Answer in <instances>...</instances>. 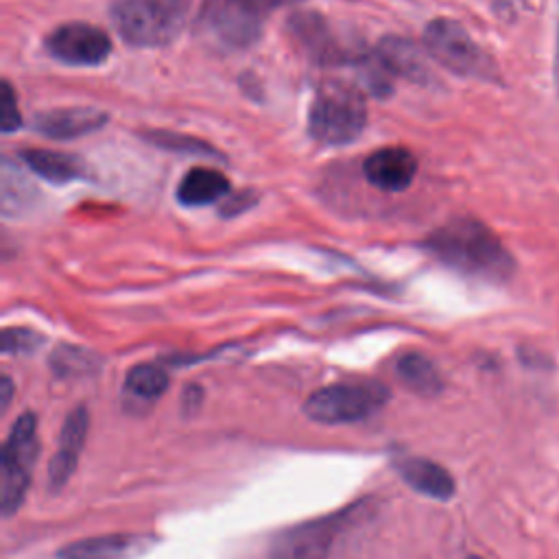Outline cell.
Listing matches in <instances>:
<instances>
[{"label": "cell", "mask_w": 559, "mask_h": 559, "mask_svg": "<svg viewBox=\"0 0 559 559\" xmlns=\"http://www.w3.org/2000/svg\"><path fill=\"white\" fill-rule=\"evenodd\" d=\"M555 87L559 94V26H557V46H555Z\"/></svg>", "instance_id": "cell-26"}, {"label": "cell", "mask_w": 559, "mask_h": 559, "mask_svg": "<svg viewBox=\"0 0 559 559\" xmlns=\"http://www.w3.org/2000/svg\"><path fill=\"white\" fill-rule=\"evenodd\" d=\"M0 389H2V395H0V404H2V411L9 406V402H11V393H13V384H11V378L9 376H2V384H0Z\"/></svg>", "instance_id": "cell-25"}, {"label": "cell", "mask_w": 559, "mask_h": 559, "mask_svg": "<svg viewBox=\"0 0 559 559\" xmlns=\"http://www.w3.org/2000/svg\"><path fill=\"white\" fill-rule=\"evenodd\" d=\"M46 50L72 66H96L111 52V41L105 31L83 22L61 24L46 37Z\"/></svg>", "instance_id": "cell-9"}, {"label": "cell", "mask_w": 559, "mask_h": 559, "mask_svg": "<svg viewBox=\"0 0 559 559\" xmlns=\"http://www.w3.org/2000/svg\"><path fill=\"white\" fill-rule=\"evenodd\" d=\"M22 159L33 173L55 183H66L83 175L81 162L68 153H57L46 148H26L22 153Z\"/></svg>", "instance_id": "cell-18"}, {"label": "cell", "mask_w": 559, "mask_h": 559, "mask_svg": "<svg viewBox=\"0 0 559 559\" xmlns=\"http://www.w3.org/2000/svg\"><path fill=\"white\" fill-rule=\"evenodd\" d=\"M155 546L153 535L109 533L79 539L59 548V559H138Z\"/></svg>", "instance_id": "cell-10"}, {"label": "cell", "mask_w": 559, "mask_h": 559, "mask_svg": "<svg viewBox=\"0 0 559 559\" xmlns=\"http://www.w3.org/2000/svg\"><path fill=\"white\" fill-rule=\"evenodd\" d=\"M367 122L362 92L345 81H323L310 103L308 131L319 144L336 146L354 142Z\"/></svg>", "instance_id": "cell-2"}, {"label": "cell", "mask_w": 559, "mask_h": 559, "mask_svg": "<svg viewBox=\"0 0 559 559\" xmlns=\"http://www.w3.org/2000/svg\"><path fill=\"white\" fill-rule=\"evenodd\" d=\"M50 365L55 367L57 373H63V376H70V373H85L90 369H94L96 365V358L81 349V347H72V345H61L55 356L50 358Z\"/></svg>", "instance_id": "cell-21"}, {"label": "cell", "mask_w": 559, "mask_h": 559, "mask_svg": "<svg viewBox=\"0 0 559 559\" xmlns=\"http://www.w3.org/2000/svg\"><path fill=\"white\" fill-rule=\"evenodd\" d=\"M107 122V114L92 107H61L41 111L35 116L33 127L46 138L72 140L100 129Z\"/></svg>", "instance_id": "cell-13"}, {"label": "cell", "mask_w": 559, "mask_h": 559, "mask_svg": "<svg viewBox=\"0 0 559 559\" xmlns=\"http://www.w3.org/2000/svg\"><path fill=\"white\" fill-rule=\"evenodd\" d=\"M299 0H205L201 9V31L225 48L253 44L269 13Z\"/></svg>", "instance_id": "cell-3"}, {"label": "cell", "mask_w": 559, "mask_h": 559, "mask_svg": "<svg viewBox=\"0 0 559 559\" xmlns=\"http://www.w3.org/2000/svg\"><path fill=\"white\" fill-rule=\"evenodd\" d=\"M428 52L450 72L474 76L480 81H496V61L472 39V35L450 17L432 20L424 31Z\"/></svg>", "instance_id": "cell-6"}, {"label": "cell", "mask_w": 559, "mask_h": 559, "mask_svg": "<svg viewBox=\"0 0 559 559\" xmlns=\"http://www.w3.org/2000/svg\"><path fill=\"white\" fill-rule=\"evenodd\" d=\"M148 142H153L159 148H168V151H179V153H190V155H216L212 146H207L201 140L194 138H186V135H177V133H168V131H153L146 135Z\"/></svg>", "instance_id": "cell-22"}, {"label": "cell", "mask_w": 559, "mask_h": 559, "mask_svg": "<svg viewBox=\"0 0 559 559\" xmlns=\"http://www.w3.org/2000/svg\"><path fill=\"white\" fill-rule=\"evenodd\" d=\"M367 181L384 192H400L417 175V159L408 148L386 146L373 151L362 166Z\"/></svg>", "instance_id": "cell-12"}, {"label": "cell", "mask_w": 559, "mask_h": 559, "mask_svg": "<svg viewBox=\"0 0 559 559\" xmlns=\"http://www.w3.org/2000/svg\"><path fill=\"white\" fill-rule=\"evenodd\" d=\"M397 472L406 480V485H411L415 491H419L428 498L450 500L456 491V485H454V478L450 476V472L430 459L408 456V459L400 461Z\"/></svg>", "instance_id": "cell-14"}, {"label": "cell", "mask_w": 559, "mask_h": 559, "mask_svg": "<svg viewBox=\"0 0 559 559\" xmlns=\"http://www.w3.org/2000/svg\"><path fill=\"white\" fill-rule=\"evenodd\" d=\"M397 376L411 391L424 397H432L443 389V380L437 365L417 352L404 354L397 360Z\"/></svg>", "instance_id": "cell-19"}, {"label": "cell", "mask_w": 559, "mask_h": 559, "mask_svg": "<svg viewBox=\"0 0 559 559\" xmlns=\"http://www.w3.org/2000/svg\"><path fill=\"white\" fill-rule=\"evenodd\" d=\"M37 454V417L33 413H22L11 426L0 454V509L4 518L13 515L24 502L31 467L35 465Z\"/></svg>", "instance_id": "cell-5"}, {"label": "cell", "mask_w": 559, "mask_h": 559, "mask_svg": "<svg viewBox=\"0 0 559 559\" xmlns=\"http://www.w3.org/2000/svg\"><path fill=\"white\" fill-rule=\"evenodd\" d=\"M347 515H352L349 509L280 531L271 539L269 557L271 559H325L334 546V539L347 524Z\"/></svg>", "instance_id": "cell-8"}, {"label": "cell", "mask_w": 559, "mask_h": 559, "mask_svg": "<svg viewBox=\"0 0 559 559\" xmlns=\"http://www.w3.org/2000/svg\"><path fill=\"white\" fill-rule=\"evenodd\" d=\"M20 109L15 105V94L9 85V81H2V96H0V129L4 133H11L20 127Z\"/></svg>", "instance_id": "cell-24"}, {"label": "cell", "mask_w": 559, "mask_h": 559, "mask_svg": "<svg viewBox=\"0 0 559 559\" xmlns=\"http://www.w3.org/2000/svg\"><path fill=\"white\" fill-rule=\"evenodd\" d=\"M229 192V179L216 168H192L177 186V201L181 205H207Z\"/></svg>", "instance_id": "cell-17"}, {"label": "cell", "mask_w": 559, "mask_h": 559, "mask_svg": "<svg viewBox=\"0 0 559 559\" xmlns=\"http://www.w3.org/2000/svg\"><path fill=\"white\" fill-rule=\"evenodd\" d=\"M378 61L389 74H402L411 81L430 79V70L419 52V48L402 37H384L376 50Z\"/></svg>", "instance_id": "cell-15"}, {"label": "cell", "mask_w": 559, "mask_h": 559, "mask_svg": "<svg viewBox=\"0 0 559 559\" xmlns=\"http://www.w3.org/2000/svg\"><path fill=\"white\" fill-rule=\"evenodd\" d=\"M44 338L28 328H7L2 332V352L4 354H26L37 349Z\"/></svg>", "instance_id": "cell-23"}, {"label": "cell", "mask_w": 559, "mask_h": 559, "mask_svg": "<svg viewBox=\"0 0 559 559\" xmlns=\"http://www.w3.org/2000/svg\"><path fill=\"white\" fill-rule=\"evenodd\" d=\"M124 386L140 400H157L168 389V373L159 365L142 362L127 371Z\"/></svg>", "instance_id": "cell-20"}, {"label": "cell", "mask_w": 559, "mask_h": 559, "mask_svg": "<svg viewBox=\"0 0 559 559\" xmlns=\"http://www.w3.org/2000/svg\"><path fill=\"white\" fill-rule=\"evenodd\" d=\"M426 247L448 266L489 282L513 275L515 262L496 231L476 218H454L432 231Z\"/></svg>", "instance_id": "cell-1"}, {"label": "cell", "mask_w": 559, "mask_h": 559, "mask_svg": "<svg viewBox=\"0 0 559 559\" xmlns=\"http://www.w3.org/2000/svg\"><path fill=\"white\" fill-rule=\"evenodd\" d=\"M290 31L314 61L334 63L341 59V48L334 44L328 24L317 13H297L290 17Z\"/></svg>", "instance_id": "cell-16"}, {"label": "cell", "mask_w": 559, "mask_h": 559, "mask_svg": "<svg viewBox=\"0 0 559 559\" xmlns=\"http://www.w3.org/2000/svg\"><path fill=\"white\" fill-rule=\"evenodd\" d=\"M188 4L190 0H118L111 20L129 44L164 46L177 35Z\"/></svg>", "instance_id": "cell-4"}, {"label": "cell", "mask_w": 559, "mask_h": 559, "mask_svg": "<svg viewBox=\"0 0 559 559\" xmlns=\"http://www.w3.org/2000/svg\"><path fill=\"white\" fill-rule=\"evenodd\" d=\"M467 559H480V557H467Z\"/></svg>", "instance_id": "cell-27"}, {"label": "cell", "mask_w": 559, "mask_h": 559, "mask_svg": "<svg viewBox=\"0 0 559 559\" xmlns=\"http://www.w3.org/2000/svg\"><path fill=\"white\" fill-rule=\"evenodd\" d=\"M87 428H90V415L83 406H76L74 411L68 413L63 428L59 432V443H57L55 456L48 463V489L50 491H59L74 474L81 450L85 445Z\"/></svg>", "instance_id": "cell-11"}, {"label": "cell", "mask_w": 559, "mask_h": 559, "mask_svg": "<svg viewBox=\"0 0 559 559\" xmlns=\"http://www.w3.org/2000/svg\"><path fill=\"white\" fill-rule=\"evenodd\" d=\"M389 400V389L380 382H343L314 391L304 411L312 421L336 426L371 417Z\"/></svg>", "instance_id": "cell-7"}]
</instances>
